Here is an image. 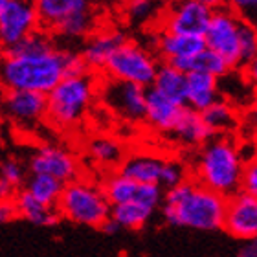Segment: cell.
<instances>
[{
    "label": "cell",
    "instance_id": "obj_1",
    "mask_svg": "<svg viewBox=\"0 0 257 257\" xmlns=\"http://www.w3.org/2000/svg\"><path fill=\"white\" fill-rule=\"evenodd\" d=\"M86 72L77 48L61 46L39 30L13 48L0 50V88L48 94L66 75Z\"/></svg>",
    "mask_w": 257,
    "mask_h": 257
},
{
    "label": "cell",
    "instance_id": "obj_2",
    "mask_svg": "<svg viewBox=\"0 0 257 257\" xmlns=\"http://www.w3.org/2000/svg\"><path fill=\"white\" fill-rule=\"evenodd\" d=\"M248 160L235 136H211L193 151L189 175L204 188L230 198L241 191L242 169Z\"/></svg>",
    "mask_w": 257,
    "mask_h": 257
},
{
    "label": "cell",
    "instance_id": "obj_3",
    "mask_svg": "<svg viewBox=\"0 0 257 257\" xmlns=\"http://www.w3.org/2000/svg\"><path fill=\"white\" fill-rule=\"evenodd\" d=\"M164 219L171 226L200 231L222 230L226 197L188 178L177 188L164 191Z\"/></svg>",
    "mask_w": 257,
    "mask_h": 257
},
{
    "label": "cell",
    "instance_id": "obj_4",
    "mask_svg": "<svg viewBox=\"0 0 257 257\" xmlns=\"http://www.w3.org/2000/svg\"><path fill=\"white\" fill-rule=\"evenodd\" d=\"M41 32L61 46L77 48L90 33L105 24L97 0H32Z\"/></svg>",
    "mask_w": 257,
    "mask_h": 257
},
{
    "label": "cell",
    "instance_id": "obj_5",
    "mask_svg": "<svg viewBox=\"0 0 257 257\" xmlns=\"http://www.w3.org/2000/svg\"><path fill=\"white\" fill-rule=\"evenodd\" d=\"M99 75L81 72L66 75L46 94V125L57 133L77 131L97 101Z\"/></svg>",
    "mask_w": 257,
    "mask_h": 257
},
{
    "label": "cell",
    "instance_id": "obj_6",
    "mask_svg": "<svg viewBox=\"0 0 257 257\" xmlns=\"http://www.w3.org/2000/svg\"><path fill=\"white\" fill-rule=\"evenodd\" d=\"M55 208L61 219L90 228H99L110 217V204L105 198L101 182L85 175L64 184Z\"/></svg>",
    "mask_w": 257,
    "mask_h": 257
},
{
    "label": "cell",
    "instance_id": "obj_7",
    "mask_svg": "<svg viewBox=\"0 0 257 257\" xmlns=\"http://www.w3.org/2000/svg\"><path fill=\"white\" fill-rule=\"evenodd\" d=\"M160 66V59L156 57L149 44L140 43L138 39L127 37L116 48L110 59L101 70V77L123 81L133 85L149 88Z\"/></svg>",
    "mask_w": 257,
    "mask_h": 257
},
{
    "label": "cell",
    "instance_id": "obj_8",
    "mask_svg": "<svg viewBox=\"0 0 257 257\" xmlns=\"http://www.w3.org/2000/svg\"><path fill=\"white\" fill-rule=\"evenodd\" d=\"M26 166L30 175H46L59 180L61 184H68L85 175L83 160L74 151L50 142L33 147Z\"/></svg>",
    "mask_w": 257,
    "mask_h": 257
},
{
    "label": "cell",
    "instance_id": "obj_9",
    "mask_svg": "<svg viewBox=\"0 0 257 257\" xmlns=\"http://www.w3.org/2000/svg\"><path fill=\"white\" fill-rule=\"evenodd\" d=\"M242 24L244 21H241L226 8H220L211 13L208 28L202 35L206 48L222 57L233 72L241 68Z\"/></svg>",
    "mask_w": 257,
    "mask_h": 257
},
{
    "label": "cell",
    "instance_id": "obj_10",
    "mask_svg": "<svg viewBox=\"0 0 257 257\" xmlns=\"http://www.w3.org/2000/svg\"><path fill=\"white\" fill-rule=\"evenodd\" d=\"M145 94L147 88L133 83L107 79L99 75L97 99L118 118L128 123H144Z\"/></svg>",
    "mask_w": 257,
    "mask_h": 257
},
{
    "label": "cell",
    "instance_id": "obj_11",
    "mask_svg": "<svg viewBox=\"0 0 257 257\" xmlns=\"http://www.w3.org/2000/svg\"><path fill=\"white\" fill-rule=\"evenodd\" d=\"M2 121L17 131L33 133L46 125V94L30 90H4Z\"/></svg>",
    "mask_w": 257,
    "mask_h": 257
},
{
    "label": "cell",
    "instance_id": "obj_12",
    "mask_svg": "<svg viewBox=\"0 0 257 257\" xmlns=\"http://www.w3.org/2000/svg\"><path fill=\"white\" fill-rule=\"evenodd\" d=\"M211 13L213 11L197 0H167L158 28L178 35L202 37Z\"/></svg>",
    "mask_w": 257,
    "mask_h": 257
},
{
    "label": "cell",
    "instance_id": "obj_13",
    "mask_svg": "<svg viewBox=\"0 0 257 257\" xmlns=\"http://www.w3.org/2000/svg\"><path fill=\"white\" fill-rule=\"evenodd\" d=\"M39 30V19L32 0H8L0 15V50L13 48Z\"/></svg>",
    "mask_w": 257,
    "mask_h": 257
},
{
    "label": "cell",
    "instance_id": "obj_14",
    "mask_svg": "<svg viewBox=\"0 0 257 257\" xmlns=\"http://www.w3.org/2000/svg\"><path fill=\"white\" fill-rule=\"evenodd\" d=\"M101 189L105 193V198L110 206L125 202H138L145 208L155 211L156 208L162 206L164 191L156 184H138L131 178L119 175L118 171L107 173V177L103 178Z\"/></svg>",
    "mask_w": 257,
    "mask_h": 257
},
{
    "label": "cell",
    "instance_id": "obj_15",
    "mask_svg": "<svg viewBox=\"0 0 257 257\" xmlns=\"http://www.w3.org/2000/svg\"><path fill=\"white\" fill-rule=\"evenodd\" d=\"M151 48L160 59V63H167L177 66L186 74V66L197 54H200L206 44L202 37H193V35H178L167 30L156 28L151 32Z\"/></svg>",
    "mask_w": 257,
    "mask_h": 257
},
{
    "label": "cell",
    "instance_id": "obj_16",
    "mask_svg": "<svg viewBox=\"0 0 257 257\" xmlns=\"http://www.w3.org/2000/svg\"><path fill=\"white\" fill-rule=\"evenodd\" d=\"M128 33L121 26H114V24H101L96 32L90 33L88 37L79 44L81 59L85 63L88 72L94 74H101L103 66L110 59V55L116 52L119 44L125 43Z\"/></svg>",
    "mask_w": 257,
    "mask_h": 257
},
{
    "label": "cell",
    "instance_id": "obj_17",
    "mask_svg": "<svg viewBox=\"0 0 257 257\" xmlns=\"http://www.w3.org/2000/svg\"><path fill=\"white\" fill-rule=\"evenodd\" d=\"M222 230L241 241H255L257 197L239 191L230 198H226Z\"/></svg>",
    "mask_w": 257,
    "mask_h": 257
},
{
    "label": "cell",
    "instance_id": "obj_18",
    "mask_svg": "<svg viewBox=\"0 0 257 257\" xmlns=\"http://www.w3.org/2000/svg\"><path fill=\"white\" fill-rule=\"evenodd\" d=\"M164 160H166V153H158V151H127L123 162L118 167V173L138 184H156L158 186Z\"/></svg>",
    "mask_w": 257,
    "mask_h": 257
},
{
    "label": "cell",
    "instance_id": "obj_19",
    "mask_svg": "<svg viewBox=\"0 0 257 257\" xmlns=\"http://www.w3.org/2000/svg\"><path fill=\"white\" fill-rule=\"evenodd\" d=\"M127 155V147L123 142L110 134H96L88 138L85 145V156L92 166L107 173L118 171L119 164Z\"/></svg>",
    "mask_w": 257,
    "mask_h": 257
},
{
    "label": "cell",
    "instance_id": "obj_20",
    "mask_svg": "<svg viewBox=\"0 0 257 257\" xmlns=\"http://www.w3.org/2000/svg\"><path fill=\"white\" fill-rule=\"evenodd\" d=\"M184 105L173 103L171 99L160 96L153 88H147L145 94V112H144V123L149 125L153 131L160 134H169L173 127L177 125L180 114L184 112Z\"/></svg>",
    "mask_w": 257,
    "mask_h": 257
},
{
    "label": "cell",
    "instance_id": "obj_21",
    "mask_svg": "<svg viewBox=\"0 0 257 257\" xmlns=\"http://www.w3.org/2000/svg\"><path fill=\"white\" fill-rule=\"evenodd\" d=\"M222 97L220 79L211 74L193 70L186 74V107L202 112Z\"/></svg>",
    "mask_w": 257,
    "mask_h": 257
},
{
    "label": "cell",
    "instance_id": "obj_22",
    "mask_svg": "<svg viewBox=\"0 0 257 257\" xmlns=\"http://www.w3.org/2000/svg\"><path fill=\"white\" fill-rule=\"evenodd\" d=\"M121 19L133 30L158 28L166 10V0H125L119 4Z\"/></svg>",
    "mask_w": 257,
    "mask_h": 257
},
{
    "label": "cell",
    "instance_id": "obj_23",
    "mask_svg": "<svg viewBox=\"0 0 257 257\" xmlns=\"http://www.w3.org/2000/svg\"><path fill=\"white\" fill-rule=\"evenodd\" d=\"M198 114L211 136H235L241 127L239 108L233 101H228L222 97Z\"/></svg>",
    "mask_w": 257,
    "mask_h": 257
},
{
    "label": "cell",
    "instance_id": "obj_24",
    "mask_svg": "<svg viewBox=\"0 0 257 257\" xmlns=\"http://www.w3.org/2000/svg\"><path fill=\"white\" fill-rule=\"evenodd\" d=\"M171 138L173 144H177L178 147L193 153L195 149H198L206 140L211 138L209 131L204 125L200 114L191 110V108H184V112L180 114L177 125L173 127V131L167 134Z\"/></svg>",
    "mask_w": 257,
    "mask_h": 257
},
{
    "label": "cell",
    "instance_id": "obj_25",
    "mask_svg": "<svg viewBox=\"0 0 257 257\" xmlns=\"http://www.w3.org/2000/svg\"><path fill=\"white\" fill-rule=\"evenodd\" d=\"M13 204H15V208H17L19 219H24L35 226L59 224L61 215H59V211H57V208L44 206V204L35 200V198L28 191H24V189H19V191L15 193Z\"/></svg>",
    "mask_w": 257,
    "mask_h": 257
},
{
    "label": "cell",
    "instance_id": "obj_26",
    "mask_svg": "<svg viewBox=\"0 0 257 257\" xmlns=\"http://www.w3.org/2000/svg\"><path fill=\"white\" fill-rule=\"evenodd\" d=\"M149 88L158 92L160 96L171 99L173 103L186 107V74L177 66L160 63L155 79H153V85Z\"/></svg>",
    "mask_w": 257,
    "mask_h": 257
},
{
    "label": "cell",
    "instance_id": "obj_27",
    "mask_svg": "<svg viewBox=\"0 0 257 257\" xmlns=\"http://www.w3.org/2000/svg\"><path fill=\"white\" fill-rule=\"evenodd\" d=\"M63 188L64 184L52 177H46V175H28L26 182L22 186V189L30 193L35 200H39L44 206H50V208L57 206Z\"/></svg>",
    "mask_w": 257,
    "mask_h": 257
},
{
    "label": "cell",
    "instance_id": "obj_28",
    "mask_svg": "<svg viewBox=\"0 0 257 257\" xmlns=\"http://www.w3.org/2000/svg\"><path fill=\"white\" fill-rule=\"evenodd\" d=\"M153 209L138 202H125L110 206V219L125 230H142L153 217Z\"/></svg>",
    "mask_w": 257,
    "mask_h": 257
},
{
    "label": "cell",
    "instance_id": "obj_29",
    "mask_svg": "<svg viewBox=\"0 0 257 257\" xmlns=\"http://www.w3.org/2000/svg\"><path fill=\"white\" fill-rule=\"evenodd\" d=\"M188 178H191L188 162L184 160L180 155H166L164 167H162L160 173V180H158V186H160L162 191L177 188L178 184L186 182Z\"/></svg>",
    "mask_w": 257,
    "mask_h": 257
},
{
    "label": "cell",
    "instance_id": "obj_30",
    "mask_svg": "<svg viewBox=\"0 0 257 257\" xmlns=\"http://www.w3.org/2000/svg\"><path fill=\"white\" fill-rule=\"evenodd\" d=\"M193 70H200V72L211 74V75H215V77H219V79L220 77H226L228 74L233 72L222 57H219L215 52H211V50H208V48H204L200 54H197L188 63V66H186V74H188V72H193Z\"/></svg>",
    "mask_w": 257,
    "mask_h": 257
},
{
    "label": "cell",
    "instance_id": "obj_31",
    "mask_svg": "<svg viewBox=\"0 0 257 257\" xmlns=\"http://www.w3.org/2000/svg\"><path fill=\"white\" fill-rule=\"evenodd\" d=\"M28 166L26 162H22L17 156H6L0 158V180H4L8 186L13 189H22L24 182L28 178Z\"/></svg>",
    "mask_w": 257,
    "mask_h": 257
},
{
    "label": "cell",
    "instance_id": "obj_32",
    "mask_svg": "<svg viewBox=\"0 0 257 257\" xmlns=\"http://www.w3.org/2000/svg\"><path fill=\"white\" fill-rule=\"evenodd\" d=\"M224 8L231 11L241 21L253 24L255 26V15H257V0H226Z\"/></svg>",
    "mask_w": 257,
    "mask_h": 257
},
{
    "label": "cell",
    "instance_id": "obj_33",
    "mask_svg": "<svg viewBox=\"0 0 257 257\" xmlns=\"http://www.w3.org/2000/svg\"><path fill=\"white\" fill-rule=\"evenodd\" d=\"M241 191L246 193V195H253L257 197V162L248 160L244 164V169H242V177H241Z\"/></svg>",
    "mask_w": 257,
    "mask_h": 257
},
{
    "label": "cell",
    "instance_id": "obj_34",
    "mask_svg": "<svg viewBox=\"0 0 257 257\" xmlns=\"http://www.w3.org/2000/svg\"><path fill=\"white\" fill-rule=\"evenodd\" d=\"M15 219H19V215H17V208L13 200H2L0 202V224L13 222Z\"/></svg>",
    "mask_w": 257,
    "mask_h": 257
},
{
    "label": "cell",
    "instance_id": "obj_35",
    "mask_svg": "<svg viewBox=\"0 0 257 257\" xmlns=\"http://www.w3.org/2000/svg\"><path fill=\"white\" fill-rule=\"evenodd\" d=\"M237 257H257V242L255 241H248L246 244L239 250Z\"/></svg>",
    "mask_w": 257,
    "mask_h": 257
},
{
    "label": "cell",
    "instance_id": "obj_36",
    "mask_svg": "<svg viewBox=\"0 0 257 257\" xmlns=\"http://www.w3.org/2000/svg\"><path fill=\"white\" fill-rule=\"evenodd\" d=\"M15 193H17V189L8 186L4 180H0V202H2V200H13Z\"/></svg>",
    "mask_w": 257,
    "mask_h": 257
},
{
    "label": "cell",
    "instance_id": "obj_37",
    "mask_svg": "<svg viewBox=\"0 0 257 257\" xmlns=\"http://www.w3.org/2000/svg\"><path fill=\"white\" fill-rule=\"evenodd\" d=\"M99 230L105 231V233H108V235H112V233H116V231H119V226L116 224V222H114V220L110 219V217H108V219L105 220V222H103L101 226H99Z\"/></svg>",
    "mask_w": 257,
    "mask_h": 257
},
{
    "label": "cell",
    "instance_id": "obj_38",
    "mask_svg": "<svg viewBox=\"0 0 257 257\" xmlns=\"http://www.w3.org/2000/svg\"><path fill=\"white\" fill-rule=\"evenodd\" d=\"M197 2H200L202 6H206L208 10L215 11V10H220V8H224L226 0H197Z\"/></svg>",
    "mask_w": 257,
    "mask_h": 257
},
{
    "label": "cell",
    "instance_id": "obj_39",
    "mask_svg": "<svg viewBox=\"0 0 257 257\" xmlns=\"http://www.w3.org/2000/svg\"><path fill=\"white\" fill-rule=\"evenodd\" d=\"M2 96H4V90L0 88V123H2Z\"/></svg>",
    "mask_w": 257,
    "mask_h": 257
},
{
    "label": "cell",
    "instance_id": "obj_40",
    "mask_svg": "<svg viewBox=\"0 0 257 257\" xmlns=\"http://www.w3.org/2000/svg\"><path fill=\"white\" fill-rule=\"evenodd\" d=\"M6 2H8V0H0V15H2V11H4V8H6Z\"/></svg>",
    "mask_w": 257,
    "mask_h": 257
},
{
    "label": "cell",
    "instance_id": "obj_41",
    "mask_svg": "<svg viewBox=\"0 0 257 257\" xmlns=\"http://www.w3.org/2000/svg\"><path fill=\"white\" fill-rule=\"evenodd\" d=\"M116 2H119V4H121V2H125V0H116Z\"/></svg>",
    "mask_w": 257,
    "mask_h": 257
}]
</instances>
